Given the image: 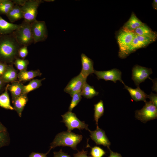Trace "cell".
<instances>
[{
  "label": "cell",
  "mask_w": 157,
  "mask_h": 157,
  "mask_svg": "<svg viewBox=\"0 0 157 157\" xmlns=\"http://www.w3.org/2000/svg\"><path fill=\"white\" fill-rule=\"evenodd\" d=\"M53 157H71L67 153L63 152L62 149L58 151H54L53 152Z\"/></svg>",
  "instance_id": "35"
},
{
  "label": "cell",
  "mask_w": 157,
  "mask_h": 157,
  "mask_svg": "<svg viewBox=\"0 0 157 157\" xmlns=\"http://www.w3.org/2000/svg\"><path fill=\"white\" fill-rule=\"evenodd\" d=\"M28 100L27 94H22L12 100L14 110L17 112L20 117Z\"/></svg>",
  "instance_id": "17"
},
{
  "label": "cell",
  "mask_w": 157,
  "mask_h": 157,
  "mask_svg": "<svg viewBox=\"0 0 157 157\" xmlns=\"http://www.w3.org/2000/svg\"><path fill=\"white\" fill-rule=\"evenodd\" d=\"M7 88V85L4 92L0 95V107L6 109L14 110L13 107L10 104Z\"/></svg>",
  "instance_id": "25"
},
{
  "label": "cell",
  "mask_w": 157,
  "mask_h": 157,
  "mask_svg": "<svg viewBox=\"0 0 157 157\" xmlns=\"http://www.w3.org/2000/svg\"><path fill=\"white\" fill-rule=\"evenodd\" d=\"M133 32L137 35L150 38L155 41L157 37L156 33L144 23L136 28Z\"/></svg>",
  "instance_id": "19"
},
{
  "label": "cell",
  "mask_w": 157,
  "mask_h": 157,
  "mask_svg": "<svg viewBox=\"0 0 157 157\" xmlns=\"http://www.w3.org/2000/svg\"><path fill=\"white\" fill-rule=\"evenodd\" d=\"M15 5L22 6L25 4L26 1V0H12Z\"/></svg>",
  "instance_id": "39"
},
{
  "label": "cell",
  "mask_w": 157,
  "mask_h": 157,
  "mask_svg": "<svg viewBox=\"0 0 157 157\" xmlns=\"http://www.w3.org/2000/svg\"><path fill=\"white\" fill-rule=\"evenodd\" d=\"M63 122L67 128V131L71 132L75 129L81 130L85 129L88 131V125L84 121H81L77 117L76 114L72 111H68L61 115Z\"/></svg>",
  "instance_id": "5"
},
{
  "label": "cell",
  "mask_w": 157,
  "mask_h": 157,
  "mask_svg": "<svg viewBox=\"0 0 157 157\" xmlns=\"http://www.w3.org/2000/svg\"><path fill=\"white\" fill-rule=\"evenodd\" d=\"M21 24L8 22L0 16V34L7 35L13 33L19 28Z\"/></svg>",
  "instance_id": "15"
},
{
  "label": "cell",
  "mask_w": 157,
  "mask_h": 157,
  "mask_svg": "<svg viewBox=\"0 0 157 157\" xmlns=\"http://www.w3.org/2000/svg\"><path fill=\"white\" fill-rule=\"evenodd\" d=\"M88 151L82 149L81 151H78V152L73 154L74 157H92L87 156Z\"/></svg>",
  "instance_id": "36"
},
{
  "label": "cell",
  "mask_w": 157,
  "mask_h": 157,
  "mask_svg": "<svg viewBox=\"0 0 157 157\" xmlns=\"http://www.w3.org/2000/svg\"><path fill=\"white\" fill-rule=\"evenodd\" d=\"M6 15L12 23L23 18V13L20 7L17 5H15Z\"/></svg>",
  "instance_id": "23"
},
{
  "label": "cell",
  "mask_w": 157,
  "mask_h": 157,
  "mask_svg": "<svg viewBox=\"0 0 157 157\" xmlns=\"http://www.w3.org/2000/svg\"><path fill=\"white\" fill-rule=\"evenodd\" d=\"M20 24V27L13 32L20 45L28 47L33 43L31 23L24 20Z\"/></svg>",
  "instance_id": "3"
},
{
  "label": "cell",
  "mask_w": 157,
  "mask_h": 157,
  "mask_svg": "<svg viewBox=\"0 0 157 157\" xmlns=\"http://www.w3.org/2000/svg\"><path fill=\"white\" fill-rule=\"evenodd\" d=\"M145 103V105L141 109L137 110L135 112L136 118L144 123L157 117V107L150 101Z\"/></svg>",
  "instance_id": "6"
},
{
  "label": "cell",
  "mask_w": 157,
  "mask_h": 157,
  "mask_svg": "<svg viewBox=\"0 0 157 157\" xmlns=\"http://www.w3.org/2000/svg\"><path fill=\"white\" fill-rule=\"evenodd\" d=\"M7 85L8 90L11 94L12 100L22 94L24 86L22 82L16 81L11 83L10 85L8 84Z\"/></svg>",
  "instance_id": "22"
},
{
  "label": "cell",
  "mask_w": 157,
  "mask_h": 157,
  "mask_svg": "<svg viewBox=\"0 0 157 157\" xmlns=\"http://www.w3.org/2000/svg\"><path fill=\"white\" fill-rule=\"evenodd\" d=\"M94 118L97 126H98L99 119L102 116L104 112V103L102 100H100L98 103L94 105Z\"/></svg>",
  "instance_id": "27"
},
{
  "label": "cell",
  "mask_w": 157,
  "mask_h": 157,
  "mask_svg": "<svg viewBox=\"0 0 157 157\" xmlns=\"http://www.w3.org/2000/svg\"><path fill=\"white\" fill-rule=\"evenodd\" d=\"M143 23L138 19L134 13H132L128 20L123 25L122 29L133 32L136 28Z\"/></svg>",
  "instance_id": "21"
},
{
  "label": "cell",
  "mask_w": 157,
  "mask_h": 157,
  "mask_svg": "<svg viewBox=\"0 0 157 157\" xmlns=\"http://www.w3.org/2000/svg\"><path fill=\"white\" fill-rule=\"evenodd\" d=\"M45 78L41 79H34L31 80L26 85L24 86L22 94H27L30 92L38 89L42 85V81Z\"/></svg>",
  "instance_id": "24"
},
{
  "label": "cell",
  "mask_w": 157,
  "mask_h": 157,
  "mask_svg": "<svg viewBox=\"0 0 157 157\" xmlns=\"http://www.w3.org/2000/svg\"><path fill=\"white\" fill-rule=\"evenodd\" d=\"M88 131L90 133V138L96 144L102 145L108 148L109 147L110 142L104 130L97 126L94 131H92L89 130Z\"/></svg>",
  "instance_id": "13"
},
{
  "label": "cell",
  "mask_w": 157,
  "mask_h": 157,
  "mask_svg": "<svg viewBox=\"0 0 157 157\" xmlns=\"http://www.w3.org/2000/svg\"><path fill=\"white\" fill-rule=\"evenodd\" d=\"M108 148L110 151V155L108 157H122L120 154L113 151L110 149L109 147Z\"/></svg>",
  "instance_id": "40"
},
{
  "label": "cell",
  "mask_w": 157,
  "mask_h": 157,
  "mask_svg": "<svg viewBox=\"0 0 157 157\" xmlns=\"http://www.w3.org/2000/svg\"><path fill=\"white\" fill-rule=\"evenodd\" d=\"M157 1L154 0L153 1L152 3V6L153 8L156 10H157Z\"/></svg>",
  "instance_id": "43"
},
{
  "label": "cell",
  "mask_w": 157,
  "mask_h": 157,
  "mask_svg": "<svg viewBox=\"0 0 157 157\" xmlns=\"http://www.w3.org/2000/svg\"><path fill=\"white\" fill-rule=\"evenodd\" d=\"M93 73L96 75L99 80L102 79L106 81H110L115 83L119 81L124 84L122 79V72L117 69L106 71H97L94 70Z\"/></svg>",
  "instance_id": "12"
},
{
  "label": "cell",
  "mask_w": 157,
  "mask_h": 157,
  "mask_svg": "<svg viewBox=\"0 0 157 157\" xmlns=\"http://www.w3.org/2000/svg\"><path fill=\"white\" fill-rule=\"evenodd\" d=\"M7 130L6 128L0 122V132Z\"/></svg>",
  "instance_id": "42"
},
{
  "label": "cell",
  "mask_w": 157,
  "mask_h": 157,
  "mask_svg": "<svg viewBox=\"0 0 157 157\" xmlns=\"http://www.w3.org/2000/svg\"><path fill=\"white\" fill-rule=\"evenodd\" d=\"M147 98H149L150 100V101L157 107V95L156 94H154L151 92L149 95H147Z\"/></svg>",
  "instance_id": "34"
},
{
  "label": "cell",
  "mask_w": 157,
  "mask_h": 157,
  "mask_svg": "<svg viewBox=\"0 0 157 157\" xmlns=\"http://www.w3.org/2000/svg\"><path fill=\"white\" fill-rule=\"evenodd\" d=\"M132 71V79L137 87L139 86L140 84L146 79L150 78L149 76L152 73L151 69L138 65H135Z\"/></svg>",
  "instance_id": "9"
},
{
  "label": "cell",
  "mask_w": 157,
  "mask_h": 157,
  "mask_svg": "<svg viewBox=\"0 0 157 157\" xmlns=\"http://www.w3.org/2000/svg\"><path fill=\"white\" fill-rule=\"evenodd\" d=\"M81 91L73 94L72 96V99L69 108V110L72 111L73 109L78 104L82 98Z\"/></svg>",
  "instance_id": "30"
},
{
  "label": "cell",
  "mask_w": 157,
  "mask_h": 157,
  "mask_svg": "<svg viewBox=\"0 0 157 157\" xmlns=\"http://www.w3.org/2000/svg\"><path fill=\"white\" fill-rule=\"evenodd\" d=\"M81 60L82 68L80 73L84 78H87L89 75L94 73V69L93 62L91 59L83 53L81 55Z\"/></svg>",
  "instance_id": "14"
},
{
  "label": "cell",
  "mask_w": 157,
  "mask_h": 157,
  "mask_svg": "<svg viewBox=\"0 0 157 157\" xmlns=\"http://www.w3.org/2000/svg\"><path fill=\"white\" fill-rule=\"evenodd\" d=\"M15 5L12 0H0V15H6Z\"/></svg>",
  "instance_id": "28"
},
{
  "label": "cell",
  "mask_w": 157,
  "mask_h": 157,
  "mask_svg": "<svg viewBox=\"0 0 157 157\" xmlns=\"http://www.w3.org/2000/svg\"><path fill=\"white\" fill-rule=\"evenodd\" d=\"M8 64L0 62V77L3 74L7 68Z\"/></svg>",
  "instance_id": "38"
},
{
  "label": "cell",
  "mask_w": 157,
  "mask_h": 157,
  "mask_svg": "<svg viewBox=\"0 0 157 157\" xmlns=\"http://www.w3.org/2000/svg\"><path fill=\"white\" fill-rule=\"evenodd\" d=\"M42 75V73L39 69L30 71L25 70L19 71L17 74V78L20 82H26Z\"/></svg>",
  "instance_id": "20"
},
{
  "label": "cell",
  "mask_w": 157,
  "mask_h": 157,
  "mask_svg": "<svg viewBox=\"0 0 157 157\" xmlns=\"http://www.w3.org/2000/svg\"><path fill=\"white\" fill-rule=\"evenodd\" d=\"M17 74L13 65H8L6 70L0 77L5 83H11L17 81Z\"/></svg>",
  "instance_id": "18"
},
{
  "label": "cell",
  "mask_w": 157,
  "mask_h": 157,
  "mask_svg": "<svg viewBox=\"0 0 157 157\" xmlns=\"http://www.w3.org/2000/svg\"><path fill=\"white\" fill-rule=\"evenodd\" d=\"M154 41L150 38L135 34L133 41L125 53L123 58H126L138 49L144 47Z\"/></svg>",
  "instance_id": "10"
},
{
  "label": "cell",
  "mask_w": 157,
  "mask_h": 157,
  "mask_svg": "<svg viewBox=\"0 0 157 157\" xmlns=\"http://www.w3.org/2000/svg\"><path fill=\"white\" fill-rule=\"evenodd\" d=\"M50 150L46 153L32 152L29 155V157H47V154L49 152Z\"/></svg>",
  "instance_id": "37"
},
{
  "label": "cell",
  "mask_w": 157,
  "mask_h": 157,
  "mask_svg": "<svg viewBox=\"0 0 157 157\" xmlns=\"http://www.w3.org/2000/svg\"><path fill=\"white\" fill-rule=\"evenodd\" d=\"M5 84L0 77V93L4 90Z\"/></svg>",
  "instance_id": "41"
},
{
  "label": "cell",
  "mask_w": 157,
  "mask_h": 157,
  "mask_svg": "<svg viewBox=\"0 0 157 157\" xmlns=\"http://www.w3.org/2000/svg\"><path fill=\"white\" fill-rule=\"evenodd\" d=\"M41 0H26L24 5L20 7L22 12L24 20L31 23L36 20L38 9L43 2Z\"/></svg>",
  "instance_id": "4"
},
{
  "label": "cell",
  "mask_w": 157,
  "mask_h": 157,
  "mask_svg": "<svg viewBox=\"0 0 157 157\" xmlns=\"http://www.w3.org/2000/svg\"><path fill=\"white\" fill-rule=\"evenodd\" d=\"M22 46L17 41L13 32L0 34V62L13 65L15 60L19 58L18 52Z\"/></svg>",
  "instance_id": "1"
},
{
  "label": "cell",
  "mask_w": 157,
  "mask_h": 157,
  "mask_svg": "<svg viewBox=\"0 0 157 157\" xmlns=\"http://www.w3.org/2000/svg\"><path fill=\"white\" fill-rule=\"evenodd\" d=\"M10 142V138L7 130L0 132V148L8 145Z\"/></svg>",
  "instance_id": "31"
},
{
  "label": "cell",
  "mask_w": 157,
  "mask_h": 157,
  "mask_svg": "<svg viewBox=\"0 0 157 157\" xmlns=\"http://www.w3.org/2000/svg\"><path fill=\"white\" fill-rule=\"evenodd\" d=\"M29 64V62L28 60L18 58L15 60L13 64H14L16 68L20 71L27 70Z\"/></svg>",
  "instance_id": "29"
},
{
  "label": "cell",
  "mask_w": 157,
  "mask_h": 157,
  "mask_svg": "<svg viewBox=\"0 0 157 157\" xmlns=\"http://www.w3.org/2000/svg\"><path fill=\"white\" fill-rule=\"evenodd\" d=\"M135 36V33L132 32L126 31L123 29L119 31L117 37V42L119 47V56L123 58V56L129 47Z\"/></svg>",
  "instance_id": "7"
},
{
  "label": "cell",
  "mask_w": 157,
  "mask_h": 157,
  "mask_svg": "<svg viewBox=\"0 0 157 157\" xmlns=\"http://www.w3.org/2000/svg\"><path fill=\"white\" fill-rule=\"evenodd\" d=\"M82 135L76 134L71 132L63 131L58 133L55 136L53 141L51 143V150L55 147L62 146L69 147L74 150H77V144L82 140Z\"/></svg>",
  "instance_id": "2"
},
{
  "label": "cell",
  "mask_w": 157,
  "mask_h": 157,
  "mask_svg": "<svg viewBox=\"0 0 157 157\" xmlns=\"http://www.w3.org/2000/svg\"><path fill=\"white\" fill-rule=\"evenodd\" d=\"M81 96L87 99H91L97 96L99 92L97 91L93 86L89 85L86 82L81 91Z\"/></svg>",
  "instance_id": "26"
},
{
  "label": "cell",
  "mask_w": 157,
  "mask_h": 157,
  "mask_svg": "<svg viewBox=\"0 0 157 157\" xmlns=\"http://www.w3.org/2000/svg\"><path fill=\"white\" fill-rule=\"evenodd\" d=\"M28 54L27 47L22 46L19 49L18 52V55L20 58L24 59Z\"/></svg>",
  "instance_id": "33"
},
{
  "label": "cell",
  "mask_w": 157,
  "mask_h": 157,
  "mask_svg": "<svg viewBox=\"0 0 157 157\" xmlns=\"http://www.w3.org/2000/svg\"><path fill=\"white\" fill-rule=\"evenodd\" d=\"M105 154V151L99 147L96 146L91 148L90 154L92 157H102Z\"/></svg>",
  "instance_id": "32"
},
{
  "label": "cell",
  "mask_w": 157,
  "mask_h": 157,
  "mask_svg": "<svg viewBox=\"0 0 157 157\" xmlns=\"http://www.w3.org/2000/svg\"><path fill=\"white\" fill-rule=\"evenodd\" d=\"M124 88L129 92L132 99L135 101H142L144 102L146 101L147 94L142 90L139 86L137 87L136 88L133 89L129 87L125 84H124Z\"/></svg>",
  "instance_id": "16"
},
{
  "label": "cell",
  "mask_w": 157,
  "mask_h": 157,
  "mask_svg": "<svg viewBox=\"0 0 157 157\" xmlns=\"http://www.w3.org/2000/svg\"><path fill=\"white\" fill-rule=\"evenodd\" d=\"M86 79L80 73L71 80L64 88V91L71 97L73 94L81 92Z\"/></svg>",
  "instance_id": "11"
},
{
  "label": "cell",
  "mask_w": 157,
  "mask_h": 157,
  "mask_svg": "<svg viewBox=\"0 0 157 157\" xmlns=\"http://www.w3.org/2000/svg\"><path fill=\"white\" fill-rule=\"evenodd\" d=\"M33 43L44 41L48 37V31L45 22L36 20L31 23Z\"/></svg>",
  "instance_id": "8"
}]
</instances>
